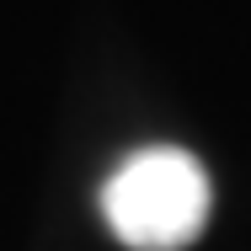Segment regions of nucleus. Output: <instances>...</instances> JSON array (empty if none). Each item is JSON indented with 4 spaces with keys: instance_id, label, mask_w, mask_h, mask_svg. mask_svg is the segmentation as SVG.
Wrapping results in <instances>:
<instances>
[{
    "instance_id": "obj_1",
    "label": "nucleus",
    "mask_w": 251,
    "mask_h": 251,
    "mask_svg": "<svg viewBox=\"0 0 251 251\" xmlns=\"http://www.w3.org/2000/svg\"><path fill=\"white\" fill-rule=\"evenodd\" d=\"M208 171L176 145L134 150L101 187V219L128 251H187L208 225Z\"/></svg>"
}]
</instances>
